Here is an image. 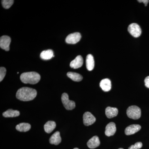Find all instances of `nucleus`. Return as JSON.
Masks as SVG:
<instances>
[{"label": "nucleus", "instance_id": "obj_8", "mask_svg": "<svg viewBox=\"0 0 149 149\" xmlns=\"http://www.w3.org/2000/svg\"><path fill=\"white\" fill-rule=\"evenodd\" d=\"M10 42L11 38L9 36L4 35L0 38V47L6 51H9Z\"/></svg>", "mask_w": 149, "mask_h": 149}, {"label": "nucleus", "instance_id": "obj_11", "mask_svg": "<svg viewBox=\"0 0 149 149\" xmlns=\"http://www.w3.org/2000/svg\"><path fill=\"white\" fill-rule=\"evenodd\" d=\"M116 128L115 123L111 122L107 125L106 127L105 134L107 136H113L116 132Z\"/></svg>", "mask_w": 149, "mask_h": 149}, {"label": "nucleus", "instance_id": "obj_5", "mask_svg": "<svg viewBox=\"0 0 149 149\" xmlns=\"http://www.w3.org/2000/svg\"><path fill=\"white\" fill-rule=\"evenodd\" d=\"M128 30L130 35L136 38L140 37L142 33L141 27L136 23H132L130 24L128 26Z\"/></svg>", "mask_w": 149, "mask_h": 149}, {"label": "nucleus", "instance_id": "obj_28", "mask_svg": "<svg viewBox=\"0 0 149 149\" xmlns=\"http://www.w3.org/2000/svg\"><path fill=\"white\" fill-rule=\"evenodd\" d=\"M118 149H123V148H119Z\"/></svg>", "mask_w": 149, "mask_h": 149}, {"label": "nucleus", "instance_id": "obj_1", "mask_svg": "<svg viewBox=\"0 0 149 149\" xmlns=\"http://www.w3.org/2000/svg\"><path fill=\"white\" fill-rule=\"evenodd\" d=\"M37 92L33 88L23 87L19 89L16 93L17 98L22 101H29L34 100Z\"/></svg>", "mask_w": 149, "mask_h": 149}, {"label": "nucleus", "instance_id": "obj_23", "mask_svg": "<svg viewBox=\"0 0 149 149\" xmlns=\"http://www.w3.org/2000/svg\"><path fill=\"white\" fill-rule=\"evenodd\" d=\"M6 72L5 68L1 67L0 68V81L1 82L4 78Z\"/></svg>", "mask_w": 149, "mask_h": 149}, {"label": "nucleus", "instance_id": "obj_16", "mask_svg": "<svg viewBox=\"0 0 149 149\" xmlns=\"http://www.w3.org/2000/svg\"><path fill=\"white\" fill-rule=\"evenodd\" d=\"M86 67L89 71H91L94 69L95 67V61L93 56L91 54H88L86 57Z\"/></svg>", "mask_w": 149, "mask_h": 149}, {"label": "nucleus", "instance_id": "obj_24", "mask_svg": "<svg viewBox=\"0 0 149 149\" xmlns=\"http://www.w3.org/2000/svg\"><path fill=\"white\" fill-rule=\"evenodd\" d=\"M143 146V144L141 142H138L134 145H132L128 148V149H139Z\"/></svg>", "mask_w": 149, "mask_h": 149}, {"label": "nucleus", "instance_id": "obj_2", "mask_svg": "<svg viewBox=\"0 0 149 149\" xmlns=\"http://www.w3.org/2000/svg\"><path fill=\"white\" fill-rule=\"evenodd\" d=\"M20 80L25 84H37L40 80V75L37 72H24L20 75Z\"/></svg>", "mask_w": 149, "mask_h": 149}, {"label": "nucleus", "instance_id": "obj_13", "mask_svg": "<svg viewBox=\"0 0 149 149\" xmlns=\"http://www.w3.org/2000/svg\"><path fill=\"white\" fill-rule=\"evenodd\" d=\"M100 86L102 90L104 92H108L111 89V82L108 78L103 79L100 83Z\"/></svg>", "mask_w": 149, "mask_h": 149}, {"label": "nucleus", "instance_id": "obj_26", "mask_svg": "<svg viewBox=\"0 0 149 149\" xmlns=\"http://www.w3.org/2000/svg\"><path fill=\"white\" fill-rule=\"evenodd\" d=\"M138 1L139 2V3H143L145 6H147V4L149 3V1L148 0H139V1Z\"/></svg>", "mask_w": 149, "mask_h": 149}, {"label": "nucleus", "instance_id": "obj_10", "mask_svg": "<svg viewBox=\"0 0 149 149\" xmlns=\"http://www.w3.org/2000/svg\"><path fill=\"white\" fill-rule=\"evenodd\" d=\"M83 63V57L81 56H77L75 58L70 62V66L71 68L77 69L82 67Z\"/></svg>", "mask_w": 149, "mask_h": 149}, {"label": "nucleus", "instance_id": "obj_25", "mask_svg": "<svg viewBox=\"0 0 149 149\" xmlns=\"http://www.w3.org/2000/svg\"><path fill=\"white\" fill-rule=\"evenodd\" d=\"M145 83L146 87L149 88V76L146 77L145 79Z\"/></svg>", "mask_w": 149, "mask_h": 149}, {"label": "nucleus", "instance_id": "obj_4", "mask_svg": "<svg viewBox=\"0 0 149 149\" xmlns=\"http://www.w3.org/2000/svg\"><path fill=\"white\" fill-rule=\"evenodd\" d=\"M61 101L63 106L67 110H71L74 109L75 107V102L69 99L68 95L66 93L62 94L61 96Z\"/></svg>", "mask_w": 149, "mask_h": 149}, {"label": "nucleus", "instance_id": "obj_6", "mask_svg": "<svg viewBox=\"0 0 149 149\" xmlns=\"http://www.w3.org/2000/svg\"><path fill=\"white\" fill-rule=\"evenodd\" d=\"M81 38V35L79 32H74L70 34L65 39V42L68 44H75L79 42Z\"/></svg>", "mask_w": 149, "mask_h": 149}, {"label": "nucleus", "instance_id": "obj_27", "mask_svg": "<svg viewBox=\"0 0 149 149\" xmlns=\"http://www.w3.org/2000/svg\"><path fill=\"white\" fill-rule=\"evenodd\" d=\"M73 149H79L77 148H74Z\"/></svg>", "mask_w": 149, "mask_h": 149}, {"label": "nucleus", "instance_id": "obj_18", "mask_svg": "<svg viewBox=\"0 0 149 149\" xmlns=\"http://www.w3.org/2000/svg\"><path fill=\"white\" fill-rule=\"evenodd\" d=\"M56 123L53 121H49L44 125V129L46 133H50L56 128Z\"/></svg>", "mask_w": 149, "mask_h": 149}, {"label": "nucleus", "instance_id": "obj_21", "mask_svg": "<svg viewBox=\"0 0 149 149\" xmlns=\"http://www.w3.org/2000/svg\"><path fill=\"white\" fill-rule=\"evenodd\" d=\"M67 74L70 78L75 82H80L83 80L82 75L76 72H69Z\"/></svg>", "mask_w": 149, "mask_h": 149}, {"label": "nucleus", "instance_id": "obj_12", "mask_svg": "<svg viewBox=\"0 0 149 149\" xmlns=\"http://www.w3.org/2000/svg\"><path fill=\"white\" fill-rule=\"evenodd\" d=\"M100 144L99 137L95 136L91 138L87 143L88 148L91 149H94L98 147Z\"/></svg>", "mask_w": 149, "mask_h": 149}, {"label": "nucleus", "instance_id": "obj_3", "mask_svg": "<svg viewBox=\"0 0 149 149\" xmlns=\"http://www.w3.org/2000/svg\"><path fill=\"white\" fill-rule=\"evenodd\" d=\"M127 116L132 119H139L141 116V109L136 106H131L129 107L127 110Z\"/></svg>", "mask_w": 149, "mask_h": 149}, {"label": "nucleus", "instance_id": "obj_19", "mask_svg": "<svg viewBox=\"0 0 149 149\" xmlns=\"http://www.w3.org/2000/svg\"><path fill=\"white\" fill-rule=\"evenodd\" d=\"M20 114L19 112L17 110H13L9 109L3 113V115L6 118L15 117L18 116Z\"/></svg>", "mask_w": 149, "mask_h": 149}, {"label": "nucleus", "instance_id": "obj_7", "mask_svg": "<svg viewBox=\"0 0 149 149\" xmlns=\"http://www.w3.org/2000/svg\"><path fill=\"white\" fill-rule=\"evenodd\" d=\"M83 123L86 126L93 124L96 121V118L90 112H86L83 116Z\"/></svg>", "mask_w": 149, "mask_h": 149}, {"label": "nucleus", "instance_id": "obj_9", "mask_svg": "<svg viewBox=\"0 0 149 149\" xmlns=\"http://www.w3.org/2000/svg\"><path fill=\"white\" fill-rule=\"evenodd\" d=\"M141 125L138 124H133V125H129L125 128V134L127 136L133 135L141 130Z\"/></svg>", "mask_w": 149, "mask_h": 149}, {"label": "nucleus", "instance_id": "obj_15", "mask_svg": "<svg viewBox=\"0 0 149 149\" xmlns=\"http://www.w3.org/2000/svg\"><path fill=\"white\" fill-rule=\"evenodd\" d=\"M61 142V138L60 136V133L59 131H56L51 136L49 139V142L51 144L55 145H58Z\"/></svg>", "mask_w": 149, "mask_h": 149}, {"label": "nucleus", "instance_id": "obj_14", "mask_svg": "<svg viewBox=\"0 0 149 149\" xmlns=\"http://www.w3.org/2000/svg\"><path fill=\"white\" fill-rule=\"evenodd\" d=\"M118 109L116 108L109 107L106 109V115L107 117L109 118L116 116L118 114Z\"/></svg>", "mask_w": 149, "mask_h": 149}, {"label": "nucleus", "instance_id": "obj_17", "mask_svg": "<svg viewBox=\"0 0 149 149\" xmlns=\"http://www.w3.org/2000/svg\"><path fill=\"white\" fill-rule=\"evenodd\" d=\"M31 125L28 123H22L16 125V130L19 132H27L29 131L31 128Z\"/></svg>", "mask_w": 149, "mask_h": 149}, {"label": "nucleus", "instance_id": "obj_22", "mask_svg": "<svg viewBox=\"0 0 149 149\" xmlns=\"http://www.w3.org/2000/svg\"><path fill=\"white\" fill-rule=\"evenodd\" d=\"M14 1L13 0H3L1 1L3 7L5 9H9L13 4Z\"/></svg>", "mask_w": 149, "mask_h": 149}, {"label": "nucleus", "instance_id": "obj_20", "mask_svg": "<svg viewBox=\"0 0 149 149\" xmlns=\"http://www.w3.org/2000/svg\"><path fill=\"white\" fill-rule=\"evenodd\" d=\"M54 56L53 52L51 49L43 51L40 54L41 58L45 60L50 59Z\"/></svg>", "mask_w": 149, "mask_h": 149}]
</instances>
